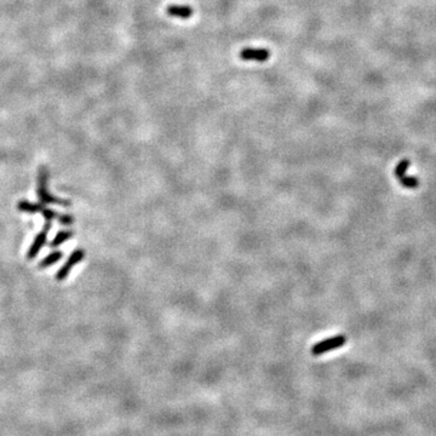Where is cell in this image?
Listing matches in <instances>:
<instances>
[{"instance_id": "cell-1", "label": "cell", "mask_w": 436, "mask_h": 436, "mask_svg": "<svg viewBox=\"0 0 436 436\" xmlns=\"http://www.w3.org/2000/svg\"><path fill=\"white\" fill-rule=\"evenodd\" d=\"M49 180H50V172L45 166H42L38 171V186H37V195L39 197L40 202L43 205H61V206H69V200L60 199L54 196L49 189Z\"/></svg>"}, {"instance_id": "cell-2", "label": "cell", "mask_w": 436, "mask_h": 436, "mask_svg": "<svg viewBox=\"0 0 436 436\" xmlns=\"http://www.w3.org/2000/svg\"><path fill=\"white\" fill-rule=\"evenodd\" d=\"M345 343H347V338H345V336H342V334L331 337V338L325 339V341L316 343V344L311 348V355L320 356L325 353L332 352L334 349L342 348Z\"/></svg>"}, {"instance_id": "cell-3", "label": "cell", "mask_w": 436, "mask_h": 436, "mask_svg": "<svg viewBox=\"0 0 436 436\" xmlns=\"http://www.w3.org/2000/svg\"><path fill=\"white\" fill-rule=\"evenodd\" d=\"M84 257H85V251L83 249H74L72 253H70V256L68 257L67 262H65L61 268H60L59 271H57L56 280L63 281L64 279H67L68 275H69L70 270H72L73 268L75 267L76 264H78V263H80L81 260L84 259Z\"/></svg>"}, {"instance_id": "cell-4", "label": "cell", "mask_w": 436, "mask_h": 436, "mask_svg": "<svg viewBox=\"0 0 436 436\" xmlns=\"http://www.w3.org/2000/svg\"><path fill=\"white\" fill-rule=\"evenodd\" d=\"M270 55V51L264 48H245L239 52L240 60L249 62H267Z\"/></svg>"}, {"instance_id": "cell-5", "label": "cell", "mask_w": 436, "mask_h": 436, "mask_svg": "<svg viewBox=\"0 0 436 436\" xmlns=\"http://www.w3.org/2000/svg\"><path fill=\"white\" fill-rule=\"evenodd\" d=\"M48 233H49V229H46V228H44L42 232L38 233L37 237H35L34 240H33L31 248L28 249V252H27V258L34 259L35 257L39 254L40 249H42L44 246H45L46 240H48Z\"/></svg>"}, {"instance_id": "cell-6", "label": "cell", "mask_w": 436, "mask_h": 436, "mask_svg": "<svg viewBox=\"0 0 436 436\" xmlns=\"http://www.w3.org/2000/svg\"><path fill=\"white\" fill-rule=\"evenodd\" d=\"M166 13L171 17L182 18V20H188L193 16L194 11L189 5H169L166 9Z\"/></svg>"}, {"instance_id": "cell-7", "label": "cell", "mask_w": 436, "mask_h": 436, "mask_svg": "<svg viewBox=\"0 0 436 436\" xmlns=\"http://www.w3.org/2000/svg\"><path fill=\"white\" fill-rule=\"evenodd\" d=\"M17 208L24 213L35 215V213L42 212L44 210V205L42 202H32L28 201V200H21V201L17 202Z\"/></svg>"}, {"instance_id": "cell-8", "label": "cell", "mask_w": 436, "mask_h": 436, "mask_svg": "<svg viewBox=\"0 0 436 436\" xmlns=\"http://www.w3.org/2000/svg\"><path fill=\"white\" fill-rule=\"evenodd\" d=\"M63 253L61 251H54L51 253H49L48 256L44 257L42 259V262L39 263V268L40 269H46V268L52 267V265L56 264L60 259L62 258Z\"/></svg>"}, {"instance_id": "cell-9", "label": "cell", "mask_w": 436, "mask_h": 436, "mask_svg": "<svg viewBox=\"0 0 436 436\" xmlns=\"http://www.w3.org/2000/svg\"><path fill=\"white\" fill-rule=\"evenodd\" d=\"M73 235H74L73 230H61V232H59L56 235H55V238L51 241L50 246L54 249L59 248V246H61L62 244H64L67 240L72 239Z\"/></svg>"}, {"instance_id": "cell-10", "label": "cell", "mask_w": 436, "mask_h": 436, "mask_svg": "<svg viewBox=\"0 0 436 436\" xmlns=\"http://www.w3.org/2000/svg\"><path fill=\"white\" fill-rule=\"evenodd\" d=\"M42 215H43L44 219H45V227H44V228L50 230L51 222L54 221V219H57L59 213H57L56 211L51 210V208H44V210L42 211Z\"/></svg>"}, {"instance_id": "cell-11", "label": "cell", "mask_w": 436, "mask_h": 436, "mask_svg": "<svg viewBox=\"0 0 436 436\" xmlns=\"http://www.w3.org/2000/svg\"><path fill=\"white\" fill-rule=\"evenodd\" d=\"M410 165H411V161L407 160V159L401 160L399 164H397L396 167H395V176H396L397 180L406 176V172H407Z\"/></svg>"}, {"instance_id": "cell-12", "label": "cell", "mask_w": 436, "mask_h": 436, "mask_svg": "<svg viewBox=\"0 0 436 436\" xmlns=\"http://www.w3.org/2000/svg\"><path fill=\"white\" fill-rule=\"evenodd\" d=\"M400 183H401V186L402 187H405V188H411V189H413V188H417L418 187V180H417V178H415V177H408L407 175H406L405 177H402V178H400Z\"/></svg>"}, {"instance_id": "cell-13", "label": "cell", "mask_w": 436, "mask_h": 436, "mask_svg": "<svg viewBox=\"0 0 436 436\" xmlns=\"http://www.w3.org/2000/svg\"><path fill=\"white\" fill-rule=\"evenodd\" d=\"M57 219H59L60 224L65 227H69L72 226L74 223V217L72 215H68V213H63V215H59L57 216Z\"/></svg>"}]
</instances>
